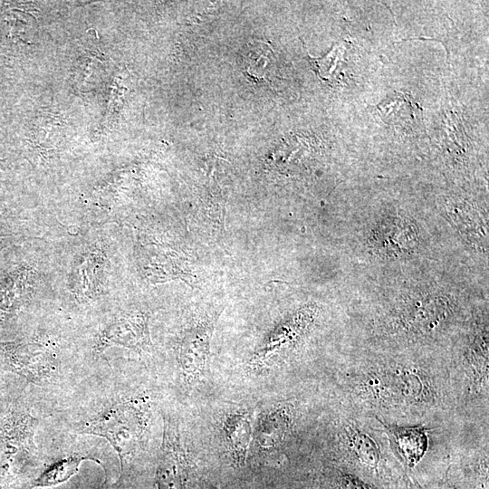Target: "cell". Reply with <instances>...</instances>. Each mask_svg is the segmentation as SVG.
I'll use <instances>...</instances> for the list:
<instances>
[{
    "instance_id": "6da1fadb",
    "label": "cell",
    "mask_w": 489,
    "mask_h": 489,
    "mask_svg": "<svg viewBox=\"0 0 489 489\" xmlns=\"http://www.w3.org/2000/svg\"><path fill=\"white\" fill-rule=\"evenodd\" d=\"M150 415L149 396L137 394L112 400L75 424L76 432L103 437L116 452L120 475L110 489H119L127 481L134 458L143 446Z\"/></svg>"
},
{
    "instance_id": "7a4b0ae2",
    "label": "cell",
    "mask_w": 489,
    "mask_h": 489,
    "mask_svg": "<svg viewBox=\"0 0 489 489\" xmlns=\"http://www.w3.org/2000/svg\"><path fill=\"white\" fill-rule=\"evenodd\" d=\"M37 424L24 406L12 408L0 423V489L14 488L45 465L34 442Z\"/></svg>"
},
{
    "instance_id": "3957f363",
    "label": "cell",
    "mask_w": 489,
    "mask_h": 489,
    "mask_svg": "<svg viewBox=\"0 0 489 489\" xmlns=\"http://www.w3.org/2000/svg\"><path fill=\"white\" fill-rule=\"evenodd\" d=\"M156 481L157 489H194L191 459L179 421L170 411L163 413V433Z\"/></svg>"
},
{
    "instance_id": "277c9868",
    "label": "cell",
    "mask_w": 489,
    "mask_h": 489,
    "mask_svg": "<svg viewBox=\"0 0 489 489\" xmlns=\"http://www.w3.org/2000/svg\"><path fill=\"white\" fill-rule=\"evenodd\" d=\"M6 360L13 371L27 381L43 385L58 376L59 360L53 342L34 339L11 344Z\"/></svg>"
},
{
    "instance_id": "5b68a950",
    "label": "cell",
    "mask_w": 489,
    "mask_h": 489,
    "mask_svg": "<svg viewBox=\"0 0 489 489\" xmlns=\"http://www.w3.org/2000/svg\"><path fill=\"white\" fill-rule=\"evenodd\" d=\"M215 321V317L196 321L186 328L181 335L177 349V366L179 378L185 388L196 386L207 372Z\"/></svg>"
},
{
    "instance_id": "8992f818",
    "label": "cell",
    "mask_w": 489,
    "mask_h": 489,
    "mask_svg": "<svg viewBox=\"0 0 489 489\" xmlns=\"http://www.w3.org/2000/svg\"><path fill=\"white\" fill-rule=\"evenodd\" d=\"M118 345L137 352L149 351L151 340L149 317L143 312H132L116 318L101 330L94 345L95 355L107 348Z\"/></svg>"
},
{
    "instance_id": "52a82bcc",
    "label": "cell",
    "mask_w": 489,
    "mask_h": 489,
    "mask_svg": "<svg viewBox=\"0 0 489 489\" xmlns=\"http://www.w3.org/2000/svg\"><path fill=\"white\" fill-rule=\"evenodd\" d=\"M223 438L233 462L244 466L253 439V412L234 410L225 415L221 424Z\"/></svg>"
},
{
    "instance_id": "ba28073f",
    "label": "cell",
    "mask_w": 489,
    "mask_h": 489,
    "mask_svg": "<svg viewBox=\"0 0 489 489\" xmlns=\"http://www.w3.org/2000/svg\"><path fill=\"white\" fill-rule=\"evenodd\" d=\"M292 422L288 405H278L262 413L253 434L256 446L264 451L275 448L284 438Z\"/></svg>"
},
{
    "instance_id": "9c48e42d",
    "label": "cell",
    "mask_w": 489,
    "mask_h": 489,
    "mask_svg": "<svg viewBox=\"0 0 489 489\" xmlns=\"http://www.w3.org/2000/svg\"><path fill=\"white\" fill-rule=\"evenodd\" d=\"M399 456L410 467L425 455L428 446L427 429L422 426L399 427L381 422Z\"/></svg>"
},
{
    "instance_id": "30bf717a",
    "label": "cell",
    "mask_w": 489,
    "mask_h": 489,
    "mask_svg": "<svg viewBox=\"0 0 489 489\" xmlns=\"http://www.w3.org/2000/svg\"><path fill=\"white\" fill-rule=\"evenodd\" d=\"M417 235L415 227L406 221H387L375 234L376 249L387 255H398L412 250Z\"/></svg>"
},
{
    "instance_id": "8fae6325",
    "label": "cell",
    "mask_w": 489,
    "mask_h": 489,
    "mask_svg": "<svg viewBox=\"0 0 489 489\" xmlns=\"http://www.w3.org/2000/svg\"><path fill=\"white\" fill-rule=\"evenodd\" d=\"M346 435L357 458L367 466L376 468L380 460V451L375 440L353 426L347 427Z\"/></svg>"
},
{
    "instance_id": "7c38bea8",
    "label": "cell",
    "mask_w": 489,
    "mask_h": 489,
    "mask_svg": "<svg viewBox=\"0 0 489 489\" xmlns=\"http://www.w3.org/2000/svg\"><path fill=\"white\" fill-rule=\"evenodd\" d=\"M394 383L408 401L420 402L429 395L427 380L420 371L406 369L395 375Z\"/></svg>"
},
{
    "instance_id": "4fadbf2b",
    "label": "cell",
    "mask_w": 489,
    "mask_h": 489,
    "mask_svg": "<svg viewBox=\"0 0 489 489\" xmlns=\"http://www.w3.org/2000/svg\"><path fill=\"white\" fill-rule=\"evenodd\" d=\"M340 489H371V487L359 477L344 474L340 477Z\"/></svg>"
},
{
    "instance_id": "5bb4252c",
    "label": "cell",
    "mask_w": 489,
    "mask_h": 489,
    "mask_svg": "<svg viewBox=\"0 0 489 489\" xmlns=\"http://www.w3.org/2000/svg\"><path fill=\"white\" fill-rule=\"evenodd\" d=\"M98 489H110V488L105 487L104 485L101 484V486Z\"/></svg>"
},
{
    "instance_id": "9a60e30c",
    "label": "cell",
    "mask_w": 489,
    "mask_h": 489,
    "mask_svg": "<svg viewBox=\"0 0 489 489\" xmlns=\"http://www.w3.org/2000/svg\"><path fill=\"white\" fill-rule=\"evenodd\" d=\"M212 489H217V488L212 487Z\"/></svg>"
}]
</instances>
